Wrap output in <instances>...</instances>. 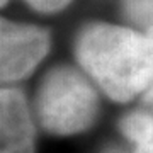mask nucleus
Returning a JSON list of instances; mask_svg holds the SVG:
<instances>
[{
	"instance_id": "1",
	"label": "nucleus",
	"mask_w": 153,
	"mask_h": 153,
	"mask_svg": "<svg viewBox=\"0 0 153 153\" xmlns=\"http://www.w3.org/2000/svg\"><path fill=\"white\" fill-rule=\"evenodd\" d=\"M73 56L111 102H133L153 85V36L143 31L85 24L75 36Z\"/></svg>"
},
{
	"instance_id": "2",
	"label": "nucleus",
	"mask_w": 153,
	"mask_h": 153,
	"mask_svg": "<svg viewBox=\"0 0 153 153\" xmlns=\"http://www.w3.org/2000/svg\"><path fill=\"white\" fill-rule=\"evenodd\" d=\"M99 92L80 66L53 65L44 71L34 90V117L51 136L68 138L87 133L100 119Z\"/></svg>"
},
{
	"instance_id": "3",
	"label": "nucleus",
	"mask_w": 153,
	"mask_h": 153,
	"mask_svg": "<svg viewBox=\"0 0 153 153\" xmlns=\"http://www.w3.org/2000/svg\"><path fill=\"white\" fill-rule=\"evenodd\" d=\"M0 75L7 85L24 82L33 75L51 49L46 27L12 19L0 22Z\"/></svg>"
},
{
	"instance_id": "4",
	"label": "nucleus",
	"mask_w": 153,
	"mask_h": 153,
	"mask_svg": "<svg viewBox=\"0 0 153 153\" xmlns=\"http://www.w3.org/2000/svg\"><path fill=\"white\" fill-rule=\"evenodd\" d=\"M0 114L2 153H36V117L22 88H2Z\"/></svg>"
},
{
	"instance_id": "5",
	"label": "nucleus",
	"mask_w": 153,
	"mask_h": 153,
	"mask_svg": "<svg viewBox=\"0 0 153 153\" xmlns=\"http://www.w3.org/2000/svg\"><path fill=\"white\" fill-rule=\"evenodd\" d=\"M117 133L131 153H153V109L140 105L124 112L117 119Z\"/></svg>"
},
{
	"instance_id": "6",
	"label": "nucleus",
	"mask_w": 153,
	"mask_h": 153,
	"mask_svg": "<svg viewBox=\"0 0 153 153\" xmlns=\"http://www.w3.org/2000/svg\"><path fill=\"white\" fill-rule=\"evenodd\" d=\"M121 9L140 31L153 36V0H121Z\"/></svg>"
},
{
	"instance_id": "7",
	"label": "nucleus",
	"mask_w": 153,
	"mask_h": 153,
	"mask_svg": "<svg viewBox=\"0 0 153 153\" xmlns=\"http://www.w3.org/2000/svg\"><path fill=\"white\" fill-rule=\"evenodd\" d=\"M10 0H2V7H5ZM26 2L33 10L39 14H56L70 5L73 0H22Z\"/></svg>"
},
{
	"instance_id": "8",
	"label": "nucleus",
	"mask_w": 153,
	"mask_h": 153,
	"mask_svg": "<svg viewBox=\"0 0 153 153\" xmlns=\"http://www.w3.org/2000/svg\"><path fill=\"white\" fill-rule=\"evenodd\" d=\"M141 105H145V107H150V109H153V85L150 88H148L146 92L141 95Z\"/></svg>"
},
{
	"instance_id": "9",
	"label": "nucleus",
	"mask_w": 153,
	"mask_h": 153,
	"mask_svg": "<svg viewBox=\"0 0 153 153\" xmlns=\"http://www.w3.org/2000/svg\"><path fill=\"white\" fill-rule=\"evenodd\" d=\"M102 153H131V152H126V150H123V148H117V146H112V148H105Z\"/></svg>"
}]
</instances>
